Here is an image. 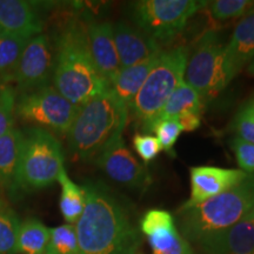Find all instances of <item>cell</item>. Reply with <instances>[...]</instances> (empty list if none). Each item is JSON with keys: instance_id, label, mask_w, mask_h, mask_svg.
<instances>
[{"instance_id": "obj_1", "label": "cell", "mask_w": 254, "mask_h": 254, "mask_svg": "<svg viewBox=\"0 0 254 254\" xmlns=\"http://www.w3.org/2000/svg\"><path fill=\"white\" fill-rule=\"evenodd\" d=\"M82 187L86 205L74 224L79 254H135L141 234L124 201L101 182Z\"/></svg>"}, {"instance_id": "obj_2", "label": "cell", "mask_w": 254, "mask_h": 254, "mask_svg": "<svg viewBox=\"0 0 254 254\" xmlns=\"http://www.w3.org/2000/svg\"><path fill=\"white\" fill-rule=\"evenodd\" d=\"M52 85L75 106L110 88L92 58L86 24L71 19L56 40Z\"/></svg>"}, {"instance_id": "obj_3", "label": "cell", "mask_w": 254, "mask_h": 254, "mask_svg": "<svg viewBox=\"0 0 254 254\" xmlns=\"http://www.w3.org/2000/svg\"><path fill=\"white\" fill-rule=\"evenodd\" d=\"M129 111L109 88L79 106L67 132L68 148L81 160H95L113 139L123 135Z\"/></svg>"}, {"instance_id": "obj_4", "label": "cell", "mask_w": 254, "mask_h": 254, "mask_svg": "<svg viewBox=\"0 0 254 254\" xmlns=\"http://www.w3.org/2000/svg\"><path fill=\"white\" fill-rule=\"evenodd\" d=\"M254 208V173L221 194L200 205L179 209L180 230L186 240L201 244L236 225Z\"/></svg>"}, {"instance_id": "obj_5", "label": "cell", "mask_w": 254, "mask_h": 254, "mask_svg": "<svg viewBox=\"0 0 254 254\" xmlns=\"http://www.w3.org/2000/svg\"><path fill=\"white\" fill-rule=\"evenodd\" d=\"M24 133L23 147L12 198L55 184L65 168L62 145L46 129L31 127Z\"/></svg>"}, {"instance_id": "obj_6", "label": "cell", "mask_w": 254, "mask_h": 254, "mask_svg": "<svg viewBox=\"0 0 254 254\" xmlns=\"http://www.w3.org/2000/svg\"><path fill=\"white\" fill-rule=\"evenodd\" d=\"M189 62V50L178 46L163 51L158 63L134 99L129 104V113L141 128L160 112L178 85L184 80Z\"/></svg>"}, {"instance_id": "obj_7", "label": "cell", "mask_w": 254, "mask_h": 254, "mask_svg": "<svg viewBox=\"0 0 254 254\" xmlns=\"http://www.w3.org/2000/svg\"><path fill=\"white\" fill-rule=\"evenodd\" d=\"M208 1L195 0H140L129 5L134 26L159 44H168L182 33L187 21Z\"/></svg>"}, {"instance_id": "obj_8", "label": "cell", "mask_w": 254, "mask_h": 254, "mask_svg": "<svg viewBox=\"0 0 254 254\" xmlns=\"http://www.w3.org/2000/svg\"><path fill=\"white\" fill-rule=\"evenodd\" d=\"M78 109L53 85H49L30 93L17 95L15 118L49 132L67 134Z\"/></svg>"}, {"instance_id": "obj_9", "label": "cell", "mask_w": 254, "mask_h": 254, "mask_svg": "<svg viewBox=\"0 0 254 254\" xmlns=\"http://www.w3.org/2000/svg\"><path fill=\"white\" fill-rule=\"evenodd\" d=\"M225 44L214 31H207L196 41L187 62L185 81L198 92L202 101L217 98L225 90Z\"/></svg>"}, {"instance_id": "obj_10", "label": "cell", "mask_w": 254, "mask_h": 254, "mask_svg": "<svg viewBox=\"0 0 254 254\" xmlns=\"http://www.w3.org/2000/svg\"><path fill=\"white\" fill-rule=\"evenodd\" d=\"M55 55L51 41L46 34L33 37L25 45L17 73L13 88L17 95L30 93L52 85Z\"/></svg>"}, {"instance_id": "obj_11", "label": "cell", "mask_w": 254, "mask_h": 254, "mask_svg": "<svg viewBox=\"0 0 254 254\" xmlns=\"http://www.w3.org/2000/svg\"><path fill=\"white\" fill-rule=\"evenodd\" d=\"M95 163L110 179L129 189L144 190L152 183L148 171L128 150L123 135L113 139L95 158Z\"/></svg>"}, {"instance_id": "obj_12", "label": "cell", "mask_w": 254, "mask_h": 254, "mask_svg": "<svg viewBox=\"0 0 254 254\" xmlns=\"http://www.w3.org/2000/svg\"><path fill=\"white\" fill-rule=\"evenodd\" d=\"M190 195L180 209L200 205L206 200L221 194L245 179L249 173L215 166H195L190 170Z\"/></svg>"}, {"instance_id": "obj_13", "label": "cell", "mask_w": 254, "mask_h": 254, "mask_svg": "<svg viewBox=\"0 0 254 254\" xmlns=\"http://www.w3.org/2000/svg\"><path fill=\"white\" fill-rule=\"evenodd\" d=\"M254 58V7L237 24L225 45L224 72L226 85L233 80Z\"/></svg>"}, {"instance_id": "obj_14", "label": "cell", "mask_w": 254, "mask_h": 254, "mask_svg": "<svg viewBox=\"0 0 254 254\" xmlns=\"http://www.w3.org/2000/svg\"><path fill=\"white\" fill-rule=\"evenodd\" d=\"M113 36L122 68L135 65L163 51L153 38L126 21L113 25Z\"/></svg>"}, {"instance_id": "obj_15", "label": "cell", "mask_w": 254, "mask_h": 254, "mask_svg": "<svg viewBox=\"0 0 254 254\" xmlns=\"http://www.w3.org/2000/svg\"><path fill=\"white\" fill-rule=\"evenodd\" d=\"M88 44L95 66L105 80L113 81L122 68L113 36V25L109 21L86 24Z\"/></svg>"}, {"instance_id": "obj_16", "label": "cell", "mask_w": 254, "mask_h": 254, "mask_svg": "<svg viewBox=\"0 0 254 254\" xmlns=\"http://www.w3.org/2000/svg\"><path fill=\"white\" fill-rule=\"evenodd\" d=\"M0 30L30 40L43 33V21L36 6L25 0H0Z\"/></svg>"}, {"instance_id": "obj_17", "label": "cell", "mask_w": 254, "mask_h": 254, "mask_svg": "<svg viewBox=\"0 0 254 254\" xmlns=\"http://www.w3.org/2000/svg\"><path fill=\"white\" fill-rule=\"evenodd\" d=\"M205 254H254V208L228 230L200 244Z\"/></svg>"}, {"instance_id": "obj_18", "label": "cell", "mask_w": 254, "mask_h": 254, "mask_svg": "<svg viewBox=\"0 0 254 254\" xmlns=\"http://www.w3.org/2000/svg\"><path fill=\"white\" fill-rule=\"evenodd\" d=\"M163 52V51H161ZM161 52L150 57V58L142 60V62L135 64V65L129 66V67L120 68L118 74L111 82L110 88L113 92L120 103L127 107L129 111V104L134 99L138 94L142 84H144L146 78L148 77L150 72L153 69L155 64L158 63L159 57Z\"/></svg>"}, {"instance_id": "obj_19", "label": "cell", "mask_w": 254, "mask_h": 254, "mask_svg": "<svg viewBox=\"0 0 254 254\" xmlns=\"http://www.w3.org/2000/svg\"><path fill=\"white\" fill-rule=\"evenodd\" d=\"M23 140L24 133L17 127L0 136V185L11 198L14 192Z\"/></svg>"}, {"instance_id": "obj_20", "label": "cell", "mask_w": 254, "mask_h": 254, "mask_svg": "<svg viewBox=\"0 0 254 254\" xmlns=\"http://www.w3.org/2000/svg\"><path fill=\"white\" fill-rule=\"evenodd\" d=\"M204 110V101L194 88L190 86L185 80L178 85L166 104L157 116L146 125L142 131L152 133V128L155 124L167 119H177L180 114L186 112L201 113Z\"/></svg>"}, {"instance_id": "obj_21", "label": "cell", "mask_w": 254, "mask_h": 254, "mask_svg": "<svg viewBox=\"0 0 254 254\" xmlns=\"http://www.w3.org/2000/svg\"><path fill=\"white\" fill-rule=\"evenodd\" d=\"M57 182L62 187L59 202L60 212L67 224L74 225L81 217L86 205V194L84 187L73 182L66 172V168L60 172Z\"/></svg>"}, {"instance_id": "obj_22", "label": "cell", "mask_w": 254, "mask_h": 254, "mask_svg": "<svg viewBox=\"0 0 254 254\" xmlns=\"http://www.w3.org/2000/svg\"><path fill=\"white\" fill-rule=\"evenodd\" d=\"M51 228L36 218L20 222L18 232V253L45 254L49 245Z\"/></svg>"}, {"instance_id": "obj_23", "label": "cell", "mask_w": 254, "mask_h": 254, "mask_svg": "<svg viewBox=\"0 0 254 254\" xmlns=\"http://www.w3.org/2000/svg\"><path fill=\"white\" fill-rule=\"evenodd\" d=\"M28 40L2 33L0 37V86H12L19 60Z\"/></svg>"}, {"instance_id": "obj_24", "label": "cell", "mask_w": 254, "mask_h": 254, "mask_svg": "<svg viewBox=\"0 0 254 254\" xmlns=\"http://www.w3.org/2000/svg\"><path fill=\"white\" fill-rule=\"evenodd\" d=\"M20 221L4 199L0 200V254L18 253V232Z\"/></svg>"}, {"instance_id": "obj_25", "label": "cell", "mask_w": 254, "mask_h": 254, "mask_svg": "<svg viewBox=\"0 0 254 254\" xmlns=\"http://www.w3.org/2000/svg\"><path fill=\"white\" fill-rule=\"evenodd\" d=\"M45 254H79L74 225L65 224L51 228L50 241Z\"/></svg>"}, {"instance_id": "obj_26", "label": "cell", "mask_w": 254, "mask_h": 254, "mask_svg": "<svg viewBox=\"0 0 254 254\" xmlns=\"http://www.w3.org/2000/svg\"><path fill=\"white\" fill-rule=\"evenodd\" d=\"M253 7L254 1L250 0H215V1H208L206 5L209 15L217 21L243 18Z\"/></svg>"}, {"instance_id": "obj_27", "label": "cell", "mask_w": 254, "mask_h": 254, "mask_svg": "<svg viewBox=\"0 0 254 254\" xmlns=\"http://www.w3.org/2000/svg\"><path fill=\"white\" fill-rule=\"evenodd\" d=\"M230 129L236 134V138L254 144V97L239 107Z\"/></svg>"}, {"instance_id": "obj_28", "label": "cell", "mask_w": 254, "mask_h": 254, "mask_svg": "<svg viewBox=\"0 0 254 254\" xmlns=\"http://www.w3.org/2000/svg\"><path fill=\"white\" fill-rule=\"evenodd\" d=\"M174 228H177L174 218L170 212L164 211V209H150L146 212L140 220V231L147 238L174 230Z\"/></svg>"}, {"instance_id": "obj_29", "label": "cell", "mask_w": 254, "mask_h": 254, "mask_svg": "<svg viewBox=\"0 0 254 254\" xmlns=\"http://www.w3.org/2000/svg\"><path fill=\"white\" fill-rule=\"evenodd\" d=\"M15 103L13 86H0V136L15 127Z\"/></svg>"}, {"instance_id": "obj_30", "label": "cell", "mask_w": 254, "mask_h": 254, "mask_svg": "<svg viewBox=\"0 0 254 254\" xmlns=\"http://www.w3.org/2000/svg\"><path fill=\"white\" fill-rule=\"evenodd\" d=\"M152 132L155 133V138L160 144L161 151H165L171 157L174 155V145L183 132L182 126L179 125L177 119H167L155 124L152 128Z\"/></svg>"}, {"instance_id": "obj_31", "label": "cell", "mask_w": 254, "mask_h": 254, "mask_svg": "<svg viewBox=\"0 0 254 254\" xmlns=\"http://www.w3.org/2000/svg\"><path fill=\"white\" fill-rule=\"evenodd\" d=\"M133 147L145 163H151L161 152L158 139L151 134L136 133L133 138Z\"/></svg>"}, {"instance_id": "obj_32", "label": "cell", "mask_w": 254, "mask_h": 254, "mask_svg": "<svg viewBox=\"0 0 254 254\" xmlns=\"http://www.w3.org/2000/svg\"><path fill=\"white\" fill-rule=\"evenodd\" d=\"M231 148L240 170L245 173H254V144L234 138L231 140Z\"/></svg>"}, {"instance_id": "obj_33", "label": "cell", "mask_w": 254, "mask_h": 254, "mask_svg": "<svg viewBox=\"0 0 254 254\" xmlns=\"http://www.w3.org/2000/svg\"><path fill=\"white\" fill-rule=\"evenodd\" d=\"M177 120L179 125L182 126L183 132H193L201 125V113L186 112L180 114Z\"/></svg>"}, {"instance_id": "obj_34", "label": "cell", "mask_w": 254, "mask_h": 254, "mask_svg": "<svg viewBox=\"0 0 254 254\" xmlns=\"http://www.w3.org/2000/svg\"><path fill=\"white\" fill-rule=\"evenodd\" d=\"M155 254H193V251L189 241L179 234L170 246Z\"/></svg>"}, {"instance_id": "obj_35", "label": "cell", "mask_w": 254, "mask_h": 254, "mask_svg": "<svg viewBox=\"0 0 254 254\" xmlns=\"http://www.w3.org/2000/svg\"><path fill=\"white\" fill-rule=\"evenodd\" d=\"M247 73H249L251 77H254V58L249 64V66H247Z\"/></svg>"}, {"instance_id": "obj_36", "label": "cell", "mask_w": 254, "mask_h": 254, "mask_svg": "<svg viewBox=\"0 0 254 254\" xmlns=\"http://www.w3.org/2000/svg\"><path fill=\"white\" fill-rule=\"evenodd\" d=\"M2 192H4V190H2L1 185H0V200H2Z\"/></svg>"}, {"instance_id": "obj_37", "label": "cell", "mask_w": 254, "mask_h": 254, "mask_svg": "<svg viewBox=\"0 0 254 254\" xmlns=\"http://www.w3.org/2000/svg\"><path fill=\"white\" fill-rule=\"evenodd\" d=\"M1 34H2V32H1V30H0V37H1Z\"/></svg>"}]
</instances>
